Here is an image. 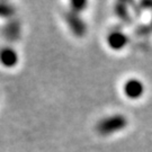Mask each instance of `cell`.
Instances as JSON below:
<instances>
[{"label":"cell","instance_id":"277c9868","mask_svg":"<svg viewBox=\"0 0 152 152\" xmlns=\"http://www.w3.org/2000/svg\"><path fill=\"white\" fill-rule=\"evenodd\" d=\"M0 59L2 61V63L7 66H11V65L16 64L17 61V55L16 52H14L12 50H4L1 52Z\"/></svg>","mask_w":152,"mask_h":152},{"label":"cell","instance_id":"6da1fadb","mask_svg":"<svg viewBox=\"0 0 152 152\" xmlns=\"http://www.w3.org/2000/svg\"><path fill=\"white\" fill-rule=\"evenodd\" d=\"M125 126H126V120L124 116H114L108 120L103 121L99 125V131L104 134H107V133L122 130Z\"/></svg>","mask_w":152,"mask_h":152},{"label":"cell","instance_id":"7a4b0ae2","mask_svg":"<svg viewBox=\"0 0 152 152\" xmlns=\"http://www.w3.org/2000/svg\"><path fill=\"white\" fill-rule=\"evenodd\" d=\"M143 90H144V87H143L142 82H140L136 79L129 80L124 86V91L126 94V96L130 98H133V99L142 96Z\"/></svg>","mask_w":152,"mask_h":152},{"label":"cell","instance_id":"3957f363","mask_svg":"<svg viewBox=\"0 0 152 152\" xmlns=\"http://www.w3.org/2000/svg\"><path fill=\"white\" fill-rule=\"evenodd\" d=\"M109 45L115 50H120L122 48H124L126 45V42H127V38L124 34H122L120 32H115L112 33L110 36L108 38Z\"/></svg>","mask_w":152,"mask_h":152}]
</instances>
